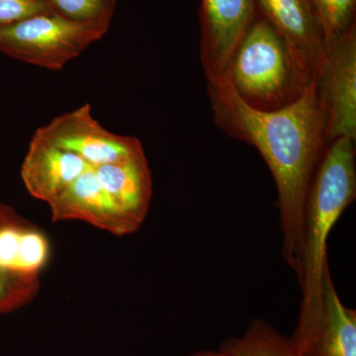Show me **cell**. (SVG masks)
Here are the masks:
<instances>
[{
  "instance_id": "6da1fadb",
  "label": "cell",
  "mask_w": 356,
  "mask_h": 356,
  "mask_svg": "<svg viewBox=\"0 0 356 356\" xmlns=\"http://www.w3.org/2000/svg\"><path fill=\"white\" fill-rule=\"evenodd\" d=\"M208 90L218 127L254 147L270 170L278 193L281 254L296 274L307 193L327 146L316 79L296 102L274 111L248 106L226 77L208 83Z\"/></svg>"
},
{
  "instance_id": "7a4b0ae2",
  "label": "cell",
  "mask_w": 356,
  "mask_h": 356,
  "mask_svg": "<svg viewBox=\"0 0 356 356\" xmlns=\"http://www.w3.org/2000/svg\"><path fill=\"white\" fill-rule=\"evenodd\" d=\"M355 197V142L341 138L327 144L307 193L296 273L302 302L292 337L308 331L320 318L325 271L329 266L327 240L339 217Z\"/></svg>"
},
{
  "instance_id": "3957f363",
  "label": "cell",
  "mask_w": 356,
  "mask_h": 356,
  "mask_svg": "<svg viewBox=\"0 0 356 356\" xmlns=\"http://www.w3.org/2000/svg\"><path fill=\"white\" fill-rule=\"evenodd\" d=\"M226 79L252 108L274 111L292 104L309 81L280 35L261 13L236 47Z\"/></svg>"
},
{
  "instance_id": "277c9868",
  "label": "cell",
  "mask_w": 356,
  "mask_h": 356,
  "mask_svg": "<svg viewBox=\"0 0 356 356\" xmlns=\"http://www.w3.org/2000/svg\"><path fill=\"white\" fill-rule=\"evenodd\" d=\"M110 28L55 13L32 16L0 28V53L36 67L60 70L99 41Z\"/></svg>"
},
{
  "instance_id": "5b68a950",
  "label": "cell",
  "mask_w": 356,
  "mask_h": 356,
  "mask_svg": "<svg viewBox=\"0 0 356 356\" xmlns=\"http://www.w3.org/2000/svg\"><path fill=\"white\" fill-rule=\"evenodd\" d=\"M325 115L327 144L341 138L356 140V25L325 42V58L316 76Z\"/></svg>"
},
{
  "instance_id": "8992f818",
  "label": "cell",
  "mask_w": 356,
  "mask_h": 356,
  "mask_svg": "<svg viewBox=\"0 0 356 356\" xmlns=\"http://www.w3.org/2000/svg\"><path fill=\"white\" fill-rule=\"evenodd\" d=\"M36 137L83 159L91 168L118 163L145 154L142 143L132 136L117 135L103 127L89 103L37 129Z\"/></svg>"
},
{
  "instance_id": "52a82bcc",
  "label": "cell",
  "mask_w": 356,
  "mask_h": 356,
  "mask_svg": "<svg viewBox=\"0 0 356 356\" xmlns=\"http://www.w3.org/2000/svg\"><path fill=\"white\" fill-rule=\"evenodd\" d=\"M257 14L255 0H201L200 58L208 83L226 77L236 47Z\"/></svg>"
},
{
  "instance_id": "ba28073f",
  "label": "cell",
  "mask_w": 356,
  "mask_h": 356,
  "mask_svg": "<svg viewBox=\"0 0 356 356\" xmlns=\"http://www.w3.org/2000/svg\"><path fill=\"white\" fill-rule=\"evenodd\" d=\"M255 3L307 79L314 81L324 60L325 38L310 0H255Z\"/></svg>"
},
{
  "instance_id": "9c48e42d",
  "label": "cell",
  "mask_w": 356,
  "mask_h": 356,
  "mask_svg": "<svg viewBox=\"0 0 356 356\" xmlns=\"http://www.w3.org/2000/svg\"><path fill=\"white\" fill-rule=\"evenodd\" d=\"M47 204L54 222H86L117 236L130 235L140 228L104 191L93 168L79 175L60 195Z\"/></svg>"
},
{
  "instance_id": "30bf717a",
  "label": "cell",
  "mask_w": 356,
  "mask_h": 356,
  "mask_svg": "<svg viewBox=\"0 0 356 356\" xmlns=\"http://www.w3.org/2000/svg\"><path fill=\"white\" fill-rule=\"evenodd\" d=\"M290 339L302 356H356V311L341 302L329 266L320 318L303 334Z\"/></svg>"
},
{
  "instance_id": "8fae6325",
  "label": "cell",
  "mask_w": 356,
  "mask_h": 356,
  "mask_svg": "<svg viewBox=\"0 0 356 356\" xmlns=\"http://www.w3.org/2000/svg\"><path fill=\"white\" fill-rule=\"evenodd\" d=\"M90 168L76 154L33 135L21 165V179L32 197L49 203Z\"/></svg>"
},
{
  "instance_id": "7c38bea8",
  "label": "cell",
  "mask_w": 356,
  "mask_h": 356,
  "mask_svg": "<svg viewBox=\"0 0 356 356\" xmlns=\"http://www.w3.org/2000/svg\"><path fill=\"white\" fill-rule=\"evenodd\" d=\"M93 170L100 185L117 206L140 227L153 196V177L146 154L97 166Z\"/></svg>"
},
{
  "instance_id": "4fadbf2b",
  "label": "cell",
  "mask_w": 356,
  "mask_h": 356,
  "mask_svg": "<svg viewBox=\"0 0 356 356\" xmlns=\"http://www.w3.org/2000/svg\"><path fill=\"white\" fill-rule=\"evenodd\" d=\"M220 350L227 356H302L290 337L261 318L252 320L242 337L226 339Z\"/></svg>"
},
{
  "instance_id": "5bb4252c",
  "label": "cell",
  "mask_w": 356,
  "mask_h": 356,
  "mask_svg": "<svg viewBox=\"0 0 356 356\" xmlns=\"http://www.w3.org/2000/svg\"><path fill=\"white\" fill-rule=\"evenodd\" d=\"M325 42L356 25V0H310Z\"/></svg>"
},
{
  "instance_id": "9a60e30c",
  "label": "cell",
  "mask_w": 356,
  "mask_h": 356,
  "mask_svg": "<svg viewBox=\"0 0 356 356\" xmlns=\"http://www.w3.org/2000/svg\"><path fill=\"white\" fill-rule=\"evenodd\" d=\"M53 13L83 22L111 25L118 0H46Z\"/></svg>"
},
{
  "instance_id": "2e32d148",
  "label": "cell",
  "mask_w": 356,
  "mask_h": 356,
  "mask_svg": "<svg viewBox=\"0 0 356 356\" xmlns=\"http://www.w3.org/2000/svg\"><path fill=\"white\" fill-rule=\"evenodd\" d=\"M3 203L0 202V210ZM39 287L38 280L13 277L0 270V314L11 313L31 301Z\"/></svg>"
},
{
  "instance_id": "e0dca14e",
  "label": "cell",
  "mask_w": 356,
  "mask_h": 356,
  "mask_svg": "<svg viewBox=\"0 0 356 356\" xmlns=\"http://www.w3.org/2000/svg\"><path fill=\"white\" fill-rule=\"evenodd\" d=\"M47 13L53 11L46 0H0V28Z\"/></svg>"
},
{
  "instance_id": "ac0fdd59",
  "label": "cell",
  "mask_w": 356,
  "mask_h": 356,
  "mask_svg": "<svg viewBox=\"0 0 356 356\" xmlns=\"http://www.w3.org/2000/svg\"><path fill=\"white\" fill-rule=\"evenodd\" d=\"M191 356H227L224 353H222L221 350L215 351V350H203L199 351V353H194Z\"/></svg>"
}]
</instances>
